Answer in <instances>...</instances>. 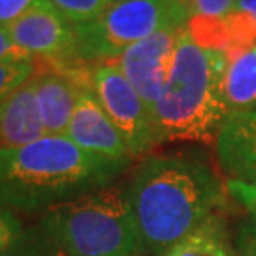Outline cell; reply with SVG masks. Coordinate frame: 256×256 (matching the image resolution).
<instances>
[{
    "label": "cell",
    "mask_w": 256,
    "mask_h": 256,
    "mask_svg": "<svg viewBox=\"0 0 256 256\" xmlns=\"http://www.w3.org/2000/svg\"><path fill=\"white\" fill-rule=\"evenodd\" d=\"M185 25L167 26L156 32L154 35L128 48L118 58L121 72L142 98L150 114L170 76L177 43Z\"/></svg>",
    "instance_id": "52a82bcc"
},
{
    "label": "cell",
    "mask_w": 256,
    "mask_h": 256,
    "mask_svg": "<svg viewBox=\"0 0 256 256\" xmlns=\"http://www.w3.org/2000/svg\"><path fill=\"white\" fill-rule=\"evenodd\" d=\"M40 228L68 256L144 254L121 187H102L43 212Z\"/></svg>",
    "instance_id": "277c9868"
},
{
    "label": "cell",
    "mask_w": 256,
    "mask_h": 256,
    "mask_svg": "<svg viewBox=\"0 0 256 256\" xmlns=\"http://www.w3.org/2000/svg\"><path fill=\"white\" fill-rule=\"evenodd\" d=\"M4 30L30 56L53 60L56 63L78 60L76 26L53 7L50 0H45Z\"/></svg>",
    "instance_id": "ba28073f"
},
{
    "label": "cell",
    "mask_w": 256,
    "mask_h": 256,
    "mask_svg": "<svg viewBox=\"0 0 256 256\" xmlns=\"http://www.w3.org/2000/svg\"><path fill=\"white\" fill-rule=\"evenodd\" d=\"M66 138L91 154L114 160H132L126 140L102 110L91 84L80 91Z\"/></svg>",
    "instance_id": "9c48e42d"
},
{
    "label": "cell",
    "mask_w": 256,
    "mask_h": 256,
    "mask_svg": "<svg viewBox=\"0 0 256 256\" xmlns=\"http://www.w3.org/2000/svg\"><path fill=\"white\" fill-rule=\"evenodd\" d=\"M114 0H50L60 14H63L73 25L86 24L101 15Z\"/></svg>",
    "instance_id": "ac0fdd59"
},
{
    "label": "cell",
    "mask_w": 256,
    "mask_h": 256,
    "mask_svg": "<svg viewBox=\"0 0 256 256\" xmlns=\"http://www.w3.org/2000/svg\"><path fill=\"white\" fill-rule=\"evenodd\" d=\"M46 136H66L83 83L78 72L48 70L32 76Z\"/></svg>",
    "instance_id": "8fae6325"
},
{
    "label": "cell",
    "mask_w": 256,
    "mask_h": 256,
    "mask_svg": "<svg viewBox=\"0 0 256 256\" xmlns=\"http://www.w3.org/2000/svg\"><path fill=\"white\" fill-rule=\"evenodd\" d=\"M187 30L192 40L205 50L226 52L230 45V32L225 18L194 15L187 22Z\"/></svg>",
    "instance_id": "9a60e30c"
},
{
    "label": "cell",
    "mask_w": 256,
    "mask_h": 256,
    "mask_svg": "<svg viewBox=\"0 0 256 256\" xmlns=\"http://www.w3.org/2000/svg\"><path fill=\"white\" fill-rule=\"evenodd\" d=\"M128 164L86 152L66 136H45L14 149L0 147V204L14 212H46L108 187Z\"/></svg>",
    "instance_id": "7a4b0ae2"
},
{
    "label": "cell",
    "mask_w": 256,
    "mask_h": 256,
    "mask_svg": "<svg viewBox=\"0 0 256 256\" xmlns=\"http://www.w3.org/2000/svg\"><path fill=\"white\" fill-rule=\"evenodd\" d=\"M235 8L244 10V12L252 14L254 17V20H256V0H236Z\"/></svg>",
    "instance_id": "cb8c5ba5"
},
{
    "label": "cell",
    "mask_w": 256,
    "mask_h": 256,
    "mask_svg": "<svg viewBox=\"0 0 256 256\" xmlns=\"http://www.w3.org/2000/svg\"><path fill=\"white\" fill-rule=\"evenodd\" d=\"M25 228L17 214L0 204V254L5 253L17 240L24 235Z\"/></svg>",
    "instance_id": "44dd1931"
},
{
    "label": "cell",
    "mask_w": 256,
    "mask_h": 256,
    "mask_svg": "<svg viewBox=\"0 0 256 256\" xmlns=\"http://www.w3.org/2000/svg\"><path fill=\"white\" fill-rule=\"evenodd\" d=\"M223 100L226 116L256 111V46L226 55Z\"/></svg>",
    "instance_id": "4fadbf2b"
},
{
    "label": "cell",
    "mask_w": 256,
    "mask_h": 256,
    "mask_svg": "<svg viewBox=\"0 0 256 256\" xmlns=\"http://www.w3.org/2000/svg\"><path fill=\"white\" fill-rule=\"evenodd\" d=\"M35 74L32 60L22 62H0V101L15 91Z\"/></svg>",
    "instance_id": "d6986e66"
},
{
    "label": "cell",
    "mask_w": 256,
    "mask_h": 256,
    "mask_svg": "<svg viewBox=\"0 0 256 256\" xmlns=\"http://www.w3.org/2000/svg\"><path fill=\"white\" fill-rule=\"evenodd\" d=\"M187 22L188 17L176 0H114L96 18L74 25L76 58L81 62L119 58L156 32Z\"/></svg>",
    "instance_id": "5b68a950"
},
{
    "label": "cell",
    "mask_w": 256,
    "mask_h": 256,
    "mask_svg": "<svg viewBox=\"0 0 256 256\" xmlns=\"http://www.w3.org/2000/svg\"><path fill=\"white\" fill-rule=\"evenodd\" d=\"M160 256H238L222 216L214 215Z\"/></svg>",
    "instance_id": "5bb4252c"
},
{
    "label": "cell",
    "mask_w": 256,
    "mask_h": 256,
    "mask_svg": "<svg viewBox=\"0 0 256 256\" xmlns=\"http://www.w3.org/2000/svg\"><path fill=\"white\" fill-rule=\"evenodd\" d=\"M0 256H68L42 228H28Z\"/></svg>",
    "instance_id": "e0dca14e"
},
{
    "label": "cell",
    "mask_w": 256,
    "mask_h": 256,
    "mask_svg": "<svg viewBox=\"0 0 256 256\" xmlns=\"http://www.w3.org/2000/svg\"><path fill=\"white\" fill-rule=\"evenodd\" d=\"M45 136L35 84L30 78L0 101V147H24Z\"/></svg>",
    "instance_id": "7c38bea8"
},
{
    "label": "cell",
    "mask_w": 256,
    "mask_h": 256,
    "mask_svg": "<svg viewBox=\"0 0 256 256\" xmlns=\"http://www.w3.org/2000/svg\"><path fill=\"white\" fill-rule=\"evenodd\" d=\"M126 197L144 254L160 256L225 206V187L206 162L149 156L134 168Z\"/></svg>",
    "instance_id": "6da1fadb"
},
{
    "label": "cell",
    "mask_w": 256,
    "mask_h": 256,
    "mask_svg": "<svg viewBox=\"0 0 256 256\" xmlns=\"http://www.w3.org/2000/svg\"><path fill=\"white\" fill-rule=\"evenodd\" d=\"M45 0H0V28H7Z\"/></svg>",
    "instance_id": "7402d4cb"
},
{
    "label": "cell",
    "mask_w": 256,
    "mask_h": 256,
    "mask_svg": "<svg viewBox=\"0 0 256 256\" xmlns=\"http://www.w3.org/2000/svg\"><path fill=\"white\" fill-rule=\"evenodd\" d=\"M187 17L204 15V17L226 18L235 8L236 0H176Z\"/></svg>",
    "instance_id": "ffe728a7"
},
{
    "label": "cell",
    "mask_w": 256,
    "mask_h": 256,
    "mask_svg": "<svg viewBox=\"0 0 256 256\" xmlns=\"http://www.w3.org/2000/svg\"><path fill=\"white\" fill-rule=\"evenodd\" d=\"M225 68V52L198 46L185 25L170 76L152 111L159 144L176 140L210 144L216 140L226 118L223 100Z\"/></svg>",
    "instance_id": "3957f363"
},
{
    "label": "cell",
    "mask_w": 256,
    "mask_h": 256,
    "mask_svg": "<svg viewBox=\"0 0 256 256\" xmlns=\"http://www.w3.org/2000/svg\"><path fill=\"white\" fill-rule=\"evenodd\" d=\"M28 53L22 50L14 43L7 34V30L0 28V62H22V60H32Z\"/></svg>",
    "instance_id": "603a6c76"
},
{
    "label": "cell",
    "mask_w": 256,
    "mask_h": 256,
    "mask_svg": "<svg viewBox=\"0 0 256 256\" xmlns=\"http://www.w3.org/2000/svg\"><path fill=\"white\" fill-rule=\"evenodd\" d=\"M91 86L102 110L126 140L132 159L159 144L150 111L118 62L102 63L92 70Z\"/></svg>",
    "instance_id": "8992f818"
},
{
    "label": "cell",
    "mask_w": 256,
    "mask_h": 256,
    "mask_svg": "<svg viewBox=\"0 0 256 256\" xmlns=\"http://www.w3.org/2000/svg\"><path fill=\"white\" fill-rule=\"evenodd\" d=\"M226 190L250 214V222L242 228L236 246L238 256H256V190L238 182H226Z\"/></svg>",
    "instance_id": "2e32d148"
},
{
    "label": "cell",
    "mask_w": 256,
    "mask_h": 256,
    "mask_svg": "<svg viewBox=\"0 0 256 256\" xmlns=\"http://www.w3.org/2000/svg\"><path fill=\"white\" fill-rule=\"evenodd\" d=\"M215 142L220 167L228 182L256 190V111L226 116Z\"/></svg>",
    "instance_id": "30bf717a"
}]
</instances>
